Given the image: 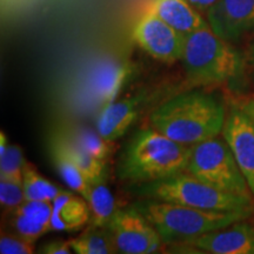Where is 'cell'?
Wrapping results in <instances>:
<instances>
[{
  "mask_svg": "<svg viewBox=\"0 0 254 254\" xmlns=\"http://www.w3.org/2000/svg\"><path fill=\"white\" fill-rule=\"evenodd\" d=\"M227 111L204 92H187L165 101L150 117L154 129L185 146L215 138L222 132Z\"/></svg>",
  "mask_w": 254,
  "mask_h": 254,
  "instance_id": "cell-1",
  "label": "cell"
},
{
  "mask_svg": "<svg viewBox=\"0 0 254 254\" xmlns=\"http://www.w3.org/2000/svg\"><path fill=\"white\" fill-rule=\"evenodd\" d=\"M190 150L157 129H140L124 147L117 174L132 186L176 176L186 171Z\"/></svg>",
  "mask_w": 254,
  "mask_h": 254,
  "instance_id": "cell-2",
  "label": "cell"
},
{
  "mask_svg": "<svg viewBox=\"0 0 254 254\" xmlns=\"http://www.w3.org/2000/svg\"><path fill=\"white\" fill-rule=\"evenodd\" d=\"M153 225L165 243H190L202 234L245 220L252 212L207 211L141 198L132 205Z\"/></svg>",
  "mask_w": 254,
  "mask_h": 254,
  "instance_id": "cell-3",
  "label": "cell"
},
{
  "mask_svg": "<svg viewBox=\"0 0 254 254\" xmlns=\"http://www.w3.org/2000/svg\"><path fill=\"white\" fill-rule=\"evenodd\" d=\"M182 62L190 82L202 86L239 80L245 71L240 53L209 26L185 37Z\"/></svg>",
  "mask_w": 254,
  "mask_h": 254,
  "instance_id": "cell-4",
  "label": "cell"
},
{
  "mask_svg": "<svg viewBox=\"0 0 254 254\" xmlns=\"http://www.w3.org/2000/svg\"><path fill=\"white\" fill-rule=\"evenodd\" d=\"M131 192L139 198L161 200L207 211L252 212V198L222 192L186 171L165 179L133 185Z\"/></svg>",
  "mask_w": 254,
  "mask_h": 254,
  "instance_id": "cell-5",
  "label": "cell"
},
{
  "mask_svg": "<svg viewBox=\"0 0 254 254\" xmlns=\"http://www.w3.org/2000/svg\"><path fill=\"white\" fill-rule=\"evenodd\" d=\"M190 148L186 172L225 193L252 198L246 178L225 139L215 136Z\"/></svg>",
  "mask_w": 254,
  "mask_h": 254,
  "instance_id": "cell-6",
  "label": "cell"
},
{
  "mask_svg": "<svg viewBox=\"0 0 254 254\" xmlns=\"http://www.w3.org/2000/svg\"><path fill=\"white\" fill-rule=\"evenodd\" d=\"M109 230L117 251L123 254L155 253L163 241L153 225L133 206L117 209Z\"/></svg>",
  "mask_w": 254,
  "mask_h": 254,
  "instance_id": "cell-7",
  "label": "cell"
},
{
  "mask_svg": "<svg viewBox=\"0 0 254 254\" xmlns=\"http://www.w3.org/2000/svg\"><path fill=\"white\" fill-rule=\"evenodd\" d=\"M133 36L136 44L152 58L166 64L182 60L185 36L152 12L148 11L138 21Z\"/></svg>",
  "mask_w": 254,
  "mask_h": 254,
  "instance_id": "cell-8",
  "label": "cell"
},
{
  "mask_svg": "<svg viewBox=\"0 0 254 254\" xmlns=\"http://www.w3.org/2000/svg\"><path fill=\"white\" fill-rule=\"evenodd\" d=\"M221 133L254 196V126L238 104L228 109Z\"/></svg>",
  "mask_w": 254,
  "mask_h": 254,
  "instance_id": "cell-9",
  "label": "cell"
},
{
  "mask_svg": "<svg viewBox=\"0 0 254 254\" xmlns=\"http://www.w3.org/2000/svg\"><path fill=\"white\" fill-rule=\"evenodd\" d=\"M207 23L222 39H239L254 30V0H219L208 9Z\"/></svg>",
  "mask_w": 254,
  "mask_h": 254,
  "instance_id": "cell-10",
  "label": "cell"
},
{
  "mask_svg": "<svg viewBox=\"0 0 254 254\" xmlns=\"http://www.w3.org/2000/svg\"><path fill=\"white\" fill-rule=\"evenodd\" d=\"M132 69L127 64L107 60L95 65L86 75L85 88L93 103L101 107L117 100Z\"/></svg>",
  "mask_w": 254,
  "mask_h": 254,
  "instance_id": "cell-11",
  "label": "cell"
},
{
  "mask_svg": "<svg viewBox=\"0 0 254 254\" xmlns=\"http://www.w3.org/2000/svg\"><path fill=\"white\" fill-rule=\"evenodd\" d=\"M190 244L213 254H254V227L236 222L202 234Z\"/></svg>",
  "mask_w": 254,
  "mask_h": 254,
  "instance_id": "cell-12",
  "label": "cell"
},
{
  "mask_svg": "<svg viewBox=\"0 0 254 254\" xmlns=\"http://www.w3.org/2000/svg\"><path fill=\"white\" fill-rule=\"evenodd\" d=\"M141 97H129L116 100L101 107L95 126L105 140L113 142L125 134L136 119Z\"/></svg>",
  "mask_w": 254,
  "mask_h": 254,
  "instance_id": "cell-13",
  "label": "cell"
},
{
  "mask_svg": "<svg viewBox=\"0 0 254 254\" xmlns=\"http://www.w3.org/2000/svg\"><path fill=\"white\" fill-rule=\"evenodd\" d=\"M150 12L185 37L200 28L209 26L198 9L187 0H155Z\"/></svg>",
  "mask_w": 254,
  "mask_h": 254,
  "instance_id": "cell-14",
  "label": "cell"
},
{
  "mask_svg": "<svg viewBox=\"0 0 254 254\" xmlns=\"http://www.w3.org/2000/svg\"><path fill=\"white\" fill-rule=\"evenodd\" d=\"M51 228L57 232H74L90 222L91 211L84 198L62 190L52 201Z\"/></svg>",
  "mask_w": 254,
  "mask_h": 254,
  "instance_id": "cell-15",
  "label": "cell"
},
{
  "mask_svg": "<svg viewBox=\"0 0 254 254\" xmlns=\"http://www.w3.org/2000/svg\"><path fill=\"white\" fill-rule=\"evenodd\" d=\"M53 160H55L56 167L58 170L60 177L72 190L80 194L85 200H88L91 193L92 185L81 172L80 168L75 165L71 157L64 150L60 140L56 141L53 145Z\"/></svg>",
  "mask_w": 254,
  "mask_h": 254,
  "instance_id": "cell-16",
  "label": "cell"
},
{
  "mask_svg": "<svg viewBox=\"0 0 254 254\" xmlns=\"http://www.w3.org/2000/svg\"><path fill=\"white\" fill-rule=\"evenodd\" d=\"M87 202L91 211L90 226L109 228L118 208L114 195L106 185V180L92 185Z\"/></svg>",
  "mask_w": 254,
  "mask_h": 254,
  "instance_id": "cell-17",
  "label": "cell"
},
{
  "mask_svg": "<svg viewBox=\"0 0 254 254\" xmlns=\"http://www.w3.org/2000/svg\"><path fill=\"white\" fill-rule=\"evenodd\" d=\"M73 252L78 254L117 253L112 232L109 228L90 226L77 238L69 239Z\"/></svg>",
  "mask_w": 254,
  "mask_h": 254,
  "instance_id": "cell-18",
  "label": "cell"
},
{
  "mask_svg": "<svg viewBox=\"0 0 254 254\" xmlns=\"http://www.w3.org/2000/svg\"><path fill=\"white\" fill-rule=\"evenodd\" d=\"M59 140L62 142L64 150L71 157L75 165L80 168V171L85 174L91 185L106 180L107 173L105 161L88 154L86 151L82 150L75 140L71 141L65 140V139H59Z\"/></svg>",
  "mask_w": 254,
  "mask_h": 254,
  "instance_id": "cell-19",
  "label": "cell"
},
{
  "mask_svg": "<svg viewBox=\"0 0 254 254\" xmlns=\"http://www.w3.org/2000/svg\"><path fill=\"white\" fill-rule=\"evenodd\" d=\"M25 200H46L52 202L57 195L62 192L55 184L40 176L33 165L27 163L24 166L23 180Z\"/></svg>",
  "mask_w": 254,
  "mask_h": 254,
  "instance_id": "cell-20",
  "label": "cell"
},
{
  "mask_svg": "<svg viewBox=\"0 0 254 254\" xmlns=\"http://www.w3.org/2000/svg\"><path fill=\"white\" fill-rule=\"evenodd\" d=\"M26 160L20 146L8 145L5 154L0 157V178L23 183Z\"/></svg>",
  "mask_w": 254,
  "mask_h": 254,
  "instance_id": "cell-21",
  "label": "cell"
},
{
  "mask_svg": "<svg viewBox=\"0 0 254 254\" xmlns=\"http://www.w3.org/2000/svg\"><path fill=\"white\" fill-rule=\"evenodd\" d=\"M75 141L88 154L99 160L106 161L112 152V142L105 140L99 133L91 129H80L75 135Z\"/></svg>",
  "mask_w": 254,
  "mask_h": 254,
  "instance_id": "cell-22",
  "label": "cell"
},
{
  "mask_svg": "<svg viewBox=\"0 0 254 254\" xmlns=\"http://www.w3.org/2000/svg\"><path fill=\"white\" fill-rule=\"evenodd\" d=\"M8 224L15 233L25 238V239L33 241V243L40 237H43L44 234L52 231L51 225L37 222L25 217V215L15 213V212H9Z\"/></svg>",
  "mask_w": 254,
  "mask_h": 254,
  "instance_id": "cell-23",
  "label": "cell"
},
{
  "mask_svg": "<svg viewBox=\"0 0 254 254\" xmlns=\"http://www.w3.org/2000/svg\"><path fill=\"white\" fill-rule=\"evenodd\" d=\"M25 201L23 183L0 178V204L2 211L11 212Z\"/></svg>",
  "mask_w": 254,
  "mask_h": 254,
  "instance_id": "cell-24",
  "label": "cell"
},
{
  "mask_svg": "<svg viewBox=\"0 0 254 254\" xmlns=\"http://www.w3.org/2000/svg\"><path fill=\"white\" fill-rule=\"evenodd\" d=\"M11 212L25 215V217L37 222H41V224L51 225L53 205L52 202L46 201V200H25L23 204L19 205L17 208Z\"/></svg>",
  "mask_w": 254,
  "mask_h": 254,
  "instance_id": "cell-25",
  "label": "cell"
},
{
  "mask_svg": "<svg viewBox=\"0 0 254 254\" xmlns=\"http://www.w3.org/2000/svg\"><path fill=\"white\" fill-rule=\"evenodd\" d=\"M33 241L8 232H1L0 236V253L1 254H32L34 253Z\"/></svg>",
  "mask_w": 254,
  "mask_h": 254,
  "instance_id": "cell-26",
  "label": "cell"
},
{
  "mask_svg": "<svg viewBox=\"0 0 254 254\" xmlns=\"http://www.w3.org/2000/svg\"><path fill=\"white\" fill-rule=\"evenodd\" d=\"M72 251L71 244L65 240H52L40 247V252L45 254H69Z\"/></svg>",
  "mask_w": 254,
  "mask_h": 254,
  "instance_id": "cell-27",
  "label": "cell"
},
{
  "mask_svg": "<svg viewBox=\"0 0 254 254\" xmlns=\"http://www.w3.org/2000/svg\"><path fill=\"white\" fill-rule=\"evenodd\" d=\"M240 106V109L247 114V117L251 119L253 126H254V98L253 97H247L240 100V103L238 104Z\"/></svg>",
  "mask_w": 254,
  "mask_h": 254,
  "instance_id": "cell-28",
  "label": "cell"
},
{
  "mask_svg": "<svg viewBox=\"0 0 254 254\" xmlns=\"http://www.w3.org/2000/svg\"><path fill=\"white\" fill-rule=\"evenodd\" d=\"M187 1L195 9H198L200 13H202V12L207 13L208 9L217 4L219 0H187Z\"/></svg>",
  "mask_w": 254,
  "mask_h": 254,
  "instance_id": "cell-29",
  "label": "cell"
},
{
  "mask_svg": "<svg viewBox=\"0 0 254 254\" xmlns=\"http://www.w3.org/2000/svg\"><path fill=\"white\" fill-rule=\"evenodd\" d=\"M8 144H7V138H6L5 133L1 132L0 133V157L5 154L6 150H7Z\"/></svg>",
  "mask_w": 254,
  "mask_h": 254,
  "instance_id": "cell-30",
  "label": "cell"
},
{
  "mask_svg": "<svg viewBox=\"0 0 254 254\" xmlns=\"http://www.w3.org/2000/svg\"><path fill=\"white\" fill-rule=\"evenodd\" d=\"M247 62H249L251 71H252L253 75H254V43L252 44V46H251L250 50H249V55H247Z\"/></svg>",
  "mask_w": 254,
  "mask_h": 254,
  "instance_id": "cell-31",
  "label": "cell"
}]
</instances>
